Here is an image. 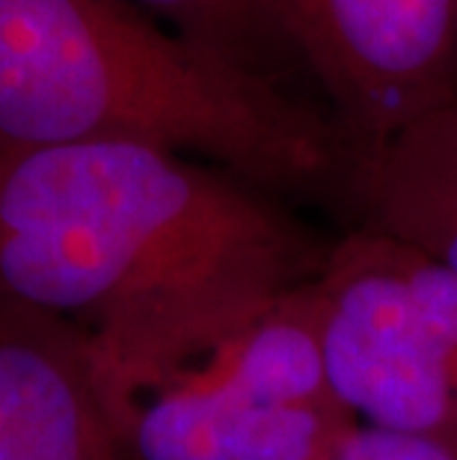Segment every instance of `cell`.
I'll return each instance as SVG.
<instances>
[{"mask_svg":"<svg viewBox=\"0 0 457 460\" xmlns=\"http://www.w3.org/2000/svg\"><path fill=\"white\" fill-rule=\"evenodd\" d=\"M324 256L282 197L188 155L72 143L0 158V295L86 332L119 430Z\"/></svg>","mask_w":457,"mask_h":460,"instance_id":"1","label":"cell"},{"mask_svg":"<svg viewBox=\"0 0 457 460\" xmlns=\"http://www.w3.org/2000/svg\"><path fill=\"white\" fill-rule=\"evenodd\" d=\"M143 143L277 197L354 175L333 119L128 0H0V158Z\"/></svg>","mask_w":457,"mask_h":460,"instance_id":"2","label":"cell"},{"mask_svg":"<svg viewBox=\"0 0 457 460\" xmlns=\"http://www.w3.org/2000/svg\"><path fill=\"white\" fill-rule=\"evenodd\" d=\"M318 345L330 395L359 425L457 430V393L413 297L404 247L359 226L312 279Z\"/></svg>","mask_w":457,"mask_h":460,"instance_id":"3","label":"cell"},{"mask_svg":"<svg viewBox=\"0 0 457 460\" xmlns=\"http://www.w3.org/2000/svg\"><path fill=\"white\" fill-rule=\"evenodd\" d=\"M291 13L300 66L356 161L457 104V0H291Z\"/></svg>","mask_w":457,"mask_h":460,"instance_id":"4","label":"cell"},{"mask_svg":"<svg viewBox=\"0 0 457 460\" xmlns=\"http://www.w3.org/2000/svg\"><path fill=\"white\" fill-rule=\"evenodd\" d=\"M354 425L338 404H270L193 366L128 407L134 460H327Z\"/></svg>","mask_w":457,"mask_h":460,"instance_id":"5","label":"cell"},{"mask_svg":"<svg viewBox=\"0 0 457 460\" xmlns=\"http://www.w3.org/2000/svg\"><path fill=\"white\" fill-rule=\"evenodd\" d=\"M0 410L31 460H134L101 398L86 332L4 295Z\"/></svg>","mask_w":457,"mask_h":460,"instance_id":"6","label":"cell"},{"mask_svg":"<svg viewBox=\"0 0 457 460\" xmlns=\"http://www.w3.org/2000/svg\"><path fill=\"white\" fill-rule=\"evenodd\" d=\"M374 229L457 277V104L407 125L354 166Z\"/></svg>","mask_w":457,"mask_h":460,"instance_id":"7","label":"cell"},{"mask_svg":"<svg viewBox=\"0 0 457 460\" xmlns=\"http://www.w3.org/2000/svg\"><path fill=\"white\" fill-rule=\"evenodd\" d=\"M172 33L214 57L286 86L303 72L294 42L291 0H128Z\"/></svg>","mask_w":457,"mask_h":460,"instance_id":"8","label":"cell"},{"mask_svg":"<svg viewBox=\"0 0 457 460\" xmlns=\"http://www.w3.org/2000/svg\"><path fill=\"white\" fill-rule=\"evenodd\" d=\"M404 264L413 297L419 303V312L427 330H431L443 366L449 371L452 386L457 393V277L452 270H445L443 264L419 256L410 247H404Z\"/></svg>","mask_w":457,"mask_h":460,"instance_id":"9","label":"cell"},{"mask_svg":"<svg viewBox=\"0 0 457 460\" xmlns=\"http://www.w3.org/2000/svg\"><path fill=\"white\" fill-rule=\"evenodd\" d=\"M0 460H31V457L24 455L22 443L15 439L13 428H9L4 410H0Z\"/></svg>","mask_w":457,"mask_h":460,"instance_id":"10","label":"cell"}]
</instances>
